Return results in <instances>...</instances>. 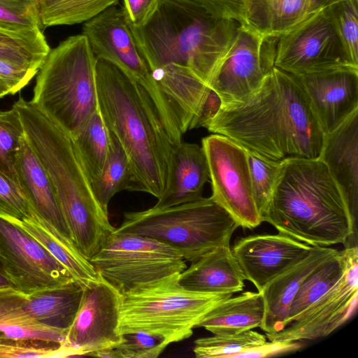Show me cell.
Here are the masks:
<instances>
[{
	"label": "cell",
	"mask_w": 358,
	"mask_h": 358,
	"mask_svg": "<svg viewBox=\"0 0 358 358\" xmlns=\"http://www.w3.org/2000/svg\"><path fill=\"white\" fill-rule=\"evenodd\" d=\"M206 129L280 162L319 158L324 136L298 78L275 66L255 93L222 105Z\"/></svg>",
	"instance_id": "1"
},
{
	"label": "cell",
	"mask_w": 358,
	"mask_h": 358,
	"mask_svg": "<svg viewBox=\"0 0 358 358\" xmlns=\"http://www.w3.org/2000/svg\"><path fill=\"white\" fill-rule=\"evenodd\" d=\"M240 26L185 0H162L145 26L129 28L152 75L209 87Z\"/></svg>",
	"instance_id": "2"
},
{
	"label": "cell",
	"mask_w": 358,
	"mask_h": 358,
	"mask_svg": "<svg viewBox=\"0 0 358 358\" xmlns=\"http://www.w3.org/2000/svg\"><path fill=\"white\" fill-rule=\"evenodd\" d=\"M98 106L129 160V191L157 199L166 188L174 146L145 90L112 63L96 59Z\"/></svg>",
	"instance_id": "3"
},
{
	"label": "cell",
	"mask_w": 358,
	"mask_h": 358,
	"mask_svg": "<svg viewBox=\"0 0 358 358\" xmlns=\"http://www.w3.org/2000/svg\"><path fill=\"white\" fill-rule=\"evenodd\" d=\"M262 220L312 246L345 244L356 226L346 200L319 158L281 162Z\"/></svg>",
	"instance_id": "4"
},
{
	"label": "cell",
	"mask_w": 358,
	"mask_h": 358,
	"mask_svg": "<svg viewBox=\"0 0 358 358\" xmlns=\"http://www.w3.org/2000/svg\"><path fill=\"white\" fill-rule=\"evenodd\" d=\"M18 110L27 141L53 185L70 236L87 258L94 256L115 231L96 200L71 139L31 102L20 97Z\"/></svg>",
	"instance_id": "5"
},
{
	"label": "cell",
	"mask_w": 358,
	"mask_h": 358,
	"mask_svg": "<svg viewBox=\"0 0 358 358\" xmlns=\"http://www.w3.org/2000/svg\"><path fill=\"white\" fill-rule=\"evenodd\" d=\"M96 62L81 34L50 50L38 71L31 102L70 137L85 127L99 108Z\"/></svg>",
	"instance_id": "6"
},
{
	"label": "cell",
	"mask_w": 358,
	"mask_h": 358,
	"mask_svg": "<svg viewBox=\"0 0 358 358\" xmlns=\"http://www.w3.org/2000/svg\"><path fill=\"white\" fill-rule=\"evenodd\" d=\"M180 274V273H179ZM174 274L122 294L121 334L145 332L169 345L189 338L199 322L217 304L233 294L185 289Z\"/></svg>",
	"instance_id": "7"
},
{
	"label": "cell",
	"mask_w": 358,
	"mask_h": 358,
	"mask_svg": "<svg viewBox=\"0 0 358 358\" xmlns=\"http://www.w3.org/2000/svg\"><path fill=\"white\" fill-rule=\"evenodd\" d=\"M238 227L234 218L210 196L168 208L125 213L115 231L164 243L192 262L215 248L229 245Z\"/></svg>",
	"instance_id": "8"
},
{
	"label": "cell",
	"mask_w": 358,
	"mask_h": 358,
	"mask_svg": "<svg viewBox=\"0 0 358 358\" xmlns=\"http://www.w3.org/2000/svg\"><path fill=\"white\" fill-rule=\"evenodd\" d=\"M90 261L122 294L187 268L182 255L173 247L147 236L115 231Z\"/></svg>",
	"instance_id": "9"
},
{
	"label": "cell",
	"mask_w": 358,
	"mask_h": 358,
	"mask_svg": "<svg viewBox=\"0 0 358 358\" xmlns=\"http://www.w3.org/2000/svg\"><path fill=\"white\" fill-rule=\"evenodd\" d=\"M82 34L96 59L112 63L145 90L173 143L181 142L174 114L136 45L122 7L112 5L84 22Z\"/></svg>",
	"instance_id": "10"
},
{
	"label": "cell",
	"mask_w": 358,
	"mask_h": 358,
	"mask_svg": "<svg viewBox=\"0 0 358 358\" xmlns=\"http://www.w3.org/2000/svg\"><path fill=\"white\" fill-rule=\"evenodd\" d=\"M277 39L274 66L295 76L358 69L345 51L329 7L310 13Z\"/></svg>",
	"instance_id": "11"
},
{
	"label": "cell",
	"mask_w": 358,
	"mask_h": 358,
	"mask_svg": "<svg viewBox=\"0 0 358 358\" xmlns=\"http://www.w3.org/2000/svg\"><path fill=\"white\" fill-rule=\"evenodd\" d=\"M211 184L210 197L226 210L239 227L252 229L262 222L253 196L245 149L227 136L203 138Z\"/></svg>",
	"instance_id": "12"
},
{
	"label": "cell",
	"mask_w": 358,
	"mask_h": 358,
	"mask_svg": "<svg viewBox=\"0 0 358 358\" xmlns=\"http://www.w3.org/2000/svg\"><path fill=\"white\" fill-rule=\"evenodd\" d=\"M0 263L12 286L25 294L74 281L67 269L15 218L2 214Z\"/></svg>",
	"instance_id": "13"
},
{
	"label": "cell",
	"mask_w": 358,
	"mask_h": 358,
	"mask_svg": "<svg viewBox=\"0 0 358 358\" xmlns=\"http://www.w3.org/2000/svg\"><path fill=\"white\" fill-rule=\"evenodd\" d=\"M122 299V294L100 275L97 281L83 288L78 310L67 331V357L92 356L121 342Z\"/></svg>",
	"instance_id": "14"
},
{
	"label": "cell",
	"mask_w": 358,
	"mask_h": 358,
	"mask_svg": "<svg viewBox=\"0 0 358 358\" xmlns=\"http://www.w3.org/2000/svg\"><path fill=\"white\" fill-rule=\"evenodd\" d=\"M269 38L254 24L239 27L232 48L209 85L222 105L242 101L262 86L274 66L275 48H266Z\"/></svg>",
	"instance_id": "15"
},
{
	"label": "cell",
	"mask_w": 358,
	"mask_h": 358,
	"mask_svg": "<svg viewBox=\"0 0 358 358\" xmlns=\"http://www.w3.org/2000/svg\"><path fill=\"white\" fill-rule=\"evenodd\" d=\"M344 269L336 282L296 320L275 333L269 341H301L327 336L346 322L357 310L358 300L357 246L347 247Z\"/></svg>",
	"instance_id": "16"
},
{
	"label": "cell",
	"mask_w": 358,
	"mask_h": 358,
	"mask_svg": "<svg viewBox=\"0 0 358 358\" xmlns=\"http://www.w3.org/2000/svg\"><path fill=\"white\" fill-rule=\"evenodd\" d=\"M312 248L278 233L240 238L231 251L246 280L261 292L278 275L304 258Z\"/></svg>",
	"instance_id": "17"
},
{
	"label": "cell",
	"mask_w": 358,
	"mask_h": 358,
	"mask_svg": "<svg viewBox=\"0 0 358 358\" xmlns=\"http://www.w3.org/2000/svg\"><path fill=\"white\" fill-rule=\"evenodd\" d=\"M296 77L324 134L334 130L358 109V69H340Z\"/></svg>",
	"instance_id": "18"
},
{
	"label": "cell",
	"mask_w": 358,
	"mask_h": 358,
	"mask_svg": "<svg viewBox=\"0 0 358 358\" xmlns=\"http://www.w3.org/2000/svg\"><path fill=\"white\" fill-rule=\"evenodd\" d=\"M319 159L326 165L357 219L358 206V109L325 134Z\"/></svg>",
	"instance_id": "19"
},
{
	"label": "cell",
	"mask_w": 358,
	"mask_h": 358,
	"mask_svg": "<svg viewBox=\"0 0 358 358\" xmlns=\"http://www.w3.org/2000/svg\"><path fill=\"white\" fill-rule=\"evenodd\" d=\"M329 246H313L302 259L269 282L261 292L265 313L260 328L266 333L278 332L286 327L289 307L305 278L318 266L338 252Z\"/></svg>",
	"instance_id": "20"
},
{
	"label": "cell",
	"mask_w": 358,
	"mask_h": 358,
	"mask_svg": "<svg viewBox=\"0 0 358 358\" xmlns=\"http://www.w3.org/2000/svg\"><path fill=\"white\" fill-rule=\"evenodd\" d=\"M208 181V166L202 146L182 141L173 148L166 188L153 208H168L201 199Z\"/></svg>",
	"instance_id": "21"
},
{
	"label": "cell",
	"mask_w": 358,
	"mask_h": 358,
	"mask_svg": "<svg viewBox=\"0 0 358 358\" xmlns=\"http://www.w3.org/2000/svg\"><path fill=\"white\" fill-rule=\"evenodd\" d=\"M246 278L230 245H222L191 262L178 275L185 289L208 294H234L242 291Z\"/></svg>",
	"instance_id": "22"
},
{
	"label": "cell",
	"mask_w": 358,
	"mask_h": 358,
	"mask_svg": "<svg viewBox=\"0 0 358 358\" xmlns=\"http://www.w3.org/2000/svg\"><path fill=\"white\" fill-rule=\"evenodd\" d=\"M15 174L17 182L36 213L71 238L48 173L25 138L17 157Z\"/></svg>",
	"instance_id": "23"
},
{
	"label": "cell",
	"mask_w": 358,
	"mask_h": 358,
	"mask_svg": "<svg viewBox=\"0 0 358 358\" xmlns=\"http://www.w3.org/2000/svg\"><path fill=\"white\" fill-rule=\"evenodd\" d=\"M16 220L67 269L73 280L83 288L99 280V275L95 268L73 241L42 219L34 210L28 218Z\"/></svg>",
	"instance_id": "24"
},
{
	"label": "cell",
	"mask_w": 358,
	"mask_h": 358,
	"mask_svg": "<svg viewBox=\"0 0 358 358\" xmlns=\"http://www.w3.org/2000/svg\"><path fill=\"white\" fill-rule=\"evenodd\" d=\"M265 306L259 292H244L230 296L212 308L199 322L213 334H232L260 327Z\"/></svg>",
	"instance_id": "25"
},
{
	"label": "cell",
	"mask_w": 358,
	"mask_h": 358,
	"mask_svg": "<svg viewBox=\"0 0 358 358\" xmlns=\"http://www.w3.org/2000/svg\"><path fill=\"white\" fill-rule=\"evenodd\" d=\"M27 294L12 286L0 287V334L15 339H38L65 345L68 330L45 326L27 310Z\"/></svg>",
	"instance_id": "26"
},
{
	"label": "cell",
	"mask_w": 358,
	"mask_h": 358,
	"mask_svg": "<svg viewBox=\"0 0 358 358\" xmlns=\"http://www.w3.org/2000/svg\"><path fill=\"white\" fill-rule=\"evenodd\" d=\"M83 288L76 282L45 288L27 294V310L38 322L68 330L82 299Z\"/></svg>",
	"instance_id": "27"
},
{
	"label": "cell",
	"mask_w": 358,
	"mask_h": 358,
	"mask_svg": "<svg viewBox=\"0 0 358 358\" xmlns=\"http://www.w3.org/2000/svg\"><path fill=\"white\" fill-rule=\"evenodd\" d=\"M70 138L78 159L92 185L101 175L109 151V133L99 108L85 127Z\"/></svg>",
	"instance_id": "28"
},
{
	"label": "cell",
	"mask_w": 358,
	"mask_h": 358,
	"mask_svg": "<svg viewBox=\"0 0 358 358\" xmlns=\"http://www.w3.org/2000/svg\"><path fill=\"white\" fill-rule=\"evenodd\" d=\"M346 248L314 269L303 281L289 307L286 326L296 320L339 278L345 264Z\"/></svg>",
	"instance_id": "29"
},
{
	"label": "cell",
	"mask_w": 358,
	"mask_h": 358,
	"mask_svg": "<svg viewBox=\"0 0 358 358\" xmlns=\"http://www.w3.org/2000/svg\"><path fill=\"white\" fill-rule=\"evenodd\" d=\"M50 49L42 31L20 32L0 28V60L38 71Z\"/></svg>",
	"instance_id": "30"
},
{
	"label": "cell",
	"mask_w": 358,
	"mask_h": 358,
	"mask_svg": "<svg viewBox=\"0 0 358 358\" xmlns=\"http://www.w3.org/2000/svg\"><path fill=\"white\" fill-rule=\"evenodd\" d=\"M108 133L109 151L105 166L98 179L91 185L96 200L107 213L108 203L113 196L120 191H129L131 183V171L127 155L116 136L110 130Z\"/></svg>",
	"instance_id": "31"
},
{
	"label": "cell",
	"mask_w": 358,
	"mask_h": 358,
	"mask_svg": "<svg viewBox=\"0 0 358 358\" xmlns=\"http://www.w3.org/2000/svg\"><path fill=\"white\" fill-rule=\"evenodd\" d=\"M43 27L85 22L119 0H36Z\"/></svg>",
	"instance_id": "32"
},
{
	"label": "cell",
	"mask_w": 358,
	"mask_h": 358,
	"mask_svg": "<svg viewBox=\"0 0 358 358\" xmlns=\"http://www.w3.org/2000/svg\"><path fill=\"white\" fill-rule=\"evenodd\" d=\"M266 336L252 329L232 334H213L194 342L193 352L197 358H235L239 353L259 345Z\"/></svg>",
	"instance_id": "33"
},
{
	"label": "cell",
	"mask_w": 358,
	"mask_h": 358,
	"mask_svg": "<svg viewBox=\"0 0 358 358\" xmlns=\"http://www.w3.org/2000/svg\"><path fill=\"white\" fill-rule=\"evenodd\" d=\"M267 36L277 38L301 22L309 14L308 0H260Z\"/></svg>",
	"instance_id": "34"
},
{
	"label": "cell",
	"mask_w": 358,
	"mask_h": 358,
	"mask_svg": "<svg viewBox=\"0 0 358 358\" xmlns=\"http://www.w3.org/2000/svg\"><path fill=\"white\" fill-rule=\"evenodd\" d=\"M24 138L17 108L13 106L8 110L0 111V171L16 182L15 163Z\"/></svg>",
	"instance_id": "35"
},
{
	"label": "cell",
	"mask_w": 358,
	"mask_h": 358,
	"mask_svg": "<svg viewBox=\"0 0 358 358\" xmlns=\"http://www.w3.org/2000/svg\"><path fill=\"white\" fill-rule=\"evenodd\" d=\"M245 150L254 199L262 217L271 198L281 162L268 159L251 150Z\"/></svg>",
	"instance_id": "36"
},
{
	"label": "cell",
	"mask_w": 358,
	"mask_h": 358,
	"mask_svg": "<svg viewBox=\"0 0 358 358\" xmlns=\"http://www.w3.org/2000/svg\"><path fill=\"white\" fill-rule=\"evenodd\" d=\"M328 7L346 54L358 66V0H344Z\"/></svg>",
	"instance_id": "37"
},
{
	"label": "cell",
	"mask_w": 358,
	"mask_h": 358,
	"mask_svg": "<svg viewBox=\"0 0 358 358\" xmlns=\"http://www.w3.org/2000/svg\"><path fill=\"white\" fill-rule=\"evenodd\" d=\"M36 0H0V28L26 32L42 31Z\"/></svg>",
	"instance_id": "38"
},
{
	"label": "cell",
	"mask_w": 358,
	"mask_h": 358,
	"mask_svg": "<svg viewBox=\"0 0 358 358\" xmlns=\"http://www.w3.org/2000/svg\"><path fill=\"white\" fill-rule=\"evenodd\" d=\"M60 343L38 339H15L0 334V357H66Z\"/></svg>",
	"instance_id": "39"
},
{
	"label": "cell",
	"mask_w": 358,
	"mask_h": 358,
	"mask_svg": "<svg viewBox=\"0 0 358 358\" xmlns=\"http://www.w3.org/2000/svg\"><path fill=\"white\" fill-rule=\"evenodd\" d=\"M169 345L164 338L145 332L122 334L114 349L115 358H156Z\"/></svg>",
	"instance_id": "40"
},
{
	"label": "cell",
	"mask_w": 358,
	"mask_h": 358,
	"mask_svg": "<svg viewBox=\"0 0 358 358\" xmlns=\"http://www.w3.org/2000/svg\"><path fill=\"white\" fill-rule=\"evenodd\" d=\"M211 15L231 20L241 25L252 24L255 0H185Z\"/></svg>",
	"instance_id": "41"
},
{
	"label": "cell",
	"mask_w": 358,
	"mask_h": 358,
	"mask_svg": "<svg viewBox=\"0 0 358 358\" xmlns=\"http://www.w3.org/2000/svg\"><path fill=\"white\" fill-rule=\"evenodd\" d=\"M33 211L18 183L0 171V214L24 220Z\"/></svg>",
	"instance_id": "42"
},
{
	"label": "cell",
	"mask_w": 358,
	"mask_h": 358,
	"mask_svg": "<svg viewBox=\"0 0 358 358\" xmlns=\"http://www.w3.org/2000/svg\"><path fill=\"white\" fill-rule=\"evenodd\" d=\"M122 7L127 24L132 27L145 26L158 9L162 0H122Z\"/></svg>",
	"instance_id": "43"
},
{
	"label": "cell",
	"mask_w": 358,
	"mask_h": 358,
	"mask_svg": "<svg viewBox=\"0 0 358 358\" xmlns=\"http://www.w3.org/2000/svg\"><path fill=\"white\" fill-rule=\"evenodd\" d=\"M269 341V340H268ZM302 345L299 341H269L245 350L235 358H261L280 355L299 350Z\"/></svg>",
	"instance_id": "44"
},
{
	"label": "cell",
	"mask_w": 358,
	"mask_h": 358,
	"mask_svg": "<svg viewBox=\"0 0 358 358\" xmlns=\"http://www.w3.org/2000/svg\"><path fill=\"white\" fill-rule=\"evenodd\" d=\"M222 104V100L218 94L208 87L191 122L189 130L199 127L206 128L219 112Z\"/></svg>",
	"instance_id": "45"
},
{
	"label": "cell",
	"mask_w": 358,
	"mask_h": 358,
	"mask_svg": "<svg viewBox=\"0 0 358 358\" xmlns=\"http://www.w3.org/2000/svg\"><path fill=\"white\" fill-rule=\"evenodd\" d=\"M38 71L0 60V78L8 86L11 94H16L29 84Z\"/></svg>",
	"instance_id": "46"
},
{
	"label": "cell",
	"mask_w": 358,
	"mask_h": 358,
	"mask_svg": "<svg viewBox=\"0 0 358 358\" xmlns=\"http://www.w3.org/2000/svg\"><path fill=\"white\" fill-rule=\"evenodd\" d=\"M342 1L344 0H310L309 5V13L315 10L330 6Z\"/></svg>",
	"instance_id": "47"
},
{
	"label": "cell",
	"mask_w": 358,
	"mask_h": 358,
	"mask_svg": "<svg viewBox=\"0 0 358 358\" xmlns=\"http://www.w3.org/2000/svg\"><path fill=\"white\" fill-rule=\"evenodd\" d=\"M11 94L10 90L7 84L0 78V99Z\"/></svg>",
	"instance_id": "48"
},
{
	"label": "cell",
	"mask_w": 358,
	"mask_h": 358,
	"mask_svg": "<svg viewBox=\"0 0 358 358\" xmlns=\"http://www.w3.org/2000/svg\"><path fill=\"white\" fill-rule=\"evenodd\" d=\"M9 286H12L10 282L6 277V275L1 271H0V287Z\"/></svg>",
	"instance_id": "49"
},
{
	"label": "cell",
	"mask_w": 358,
	"mask_h": 358,
	"mask_svg": "<svg viewBox=\"0 0 358 358\" xmlns=\"http://www.w3.org/2000/svg\"><path fill=\"white\" fill-rule=\"evenodd\" d=\"M0 271H1V272L3 273L2 267H1V263H0Z\"/></svg>",
	"instance_id": "50"
},
{
	"label": "cell",
	"mask_w": 358,
	"mask_h": 358,
	"mask_svg": "<svg viewBox=\"0 0 358 358\" xmlns=\"http://www.w3.org/2000/svg\"><path fill=\"white\" fill-rule=\"evenodd\" d=\"M308 2H309V5H310V0H308Z\"/></svg>",
	"instance_id": "51"
}]
</instances>
